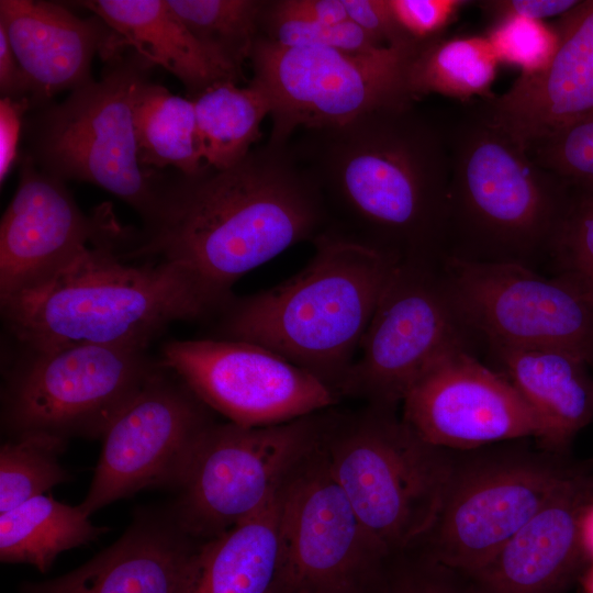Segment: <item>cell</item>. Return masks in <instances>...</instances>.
I'll use <instances>...</instances> for the list:
<instances>
[{"mask_svg":"<svg viewBox=\"0 0 593 593\" xmlns=\"http://www.w3.org/2000/svg\"><path fill=\"white\" fill-rule=\"evenodd\" d=\"M415 102L304 131L291 146L320 186L329 230L399 260L443 259L449 149L444 123Z\"/></svg>","mask_w":593,"mask_h":593,"instance_id":"6da1fadb","label":"cell"},{"mask_svg":"<svg viewBox=\"0 0 593 593\" xmlns=\"http://www.w3.org/2000/svg\"><path fill=\"white\" fill-rule=\"evenodd\" d=\"M328 226L313 175L290 143L268 142L231 168L170 176L158 223L125 256L179 264L226 304L244 275Z\"/></svg>","mask_w":593,"mask_h":593,"instance_id":"7a4b0ae2","label":"cell"},{"mask_svg":"<svg viewBox=\"0 0 593 593\" xmlns=\"http://www.w3.org/2000/svg\"><path fill=\"white\" fill-rule=\"evenodd\" d=\"M128 238L90 245L51 278L0 301L5 326L24 349L147 347L169 324L223 309L179 264H128L120 251Z\"/></svg>","mask_w":593,"mask_h":593,"instance_id":"3957f363","label":"cell"},{"mask_svg":"<svg viewBox=\"0 0 593 593\" xmlns=\"http://www.w3.org/2000/svg\"><path fill=\"white\" fill-rule=\"evenodd\" d=\"M296 275L233 296L217 338L259 345L306 370L339 399L384 286L399 259L327 228Z\"/></svg>","mask_w":593,"mask_h":593,"instance_id":"277c9868","label":"cell"},{"mask_svg":"<svg viewBox=\"0 0 593 593\" xmlns=\"http://www.w3.org/2000/svg\"><path fill=\"white\" fill-rule=\"evenodd\" d=\"M450 157L446 255L515 262L548 259L570 184L539 166L478 100L444 123Z\"/></svg>","mask_w":593,"mask_h":593,"instance_id":"5b68a950","label":"cell"},{"mask_svg":"<svg viewBox=\"0 0 593 593\" xmlns=\"http://www.w3.org/2000/svg\"><path fill=\"white\" fill-rule=\"evenodd\" d=\"M107 63L100 80L24 118L23 152L55 178L90 182L114 194L149 231L164 211L170 178L138 159L134 109L154 65L135 51Z\"/></svg>","mask_w":593,"mask_h":593,"instance_id":"8992f818","label":"cell"},{"mask_svg":"<svg viewBox=\"0 0 593 593\" xmlns=\"http://www.w3.org/2000/svg\"><path fill=\"white\" fill-rule=\"evenodd\" d=\"M321 447L361 524L390 556L430 530L454 467L455 451L418 436L396 410L331 409Z\"/></svg>","mask_w":593,"mask_h":593,"instance_id":"52a82bcc","label":"cell"},{"mask_svg":"<svg viewBox=\"0 0 593 593\" xmlns=\"http://www.w3.org/2000/svg\"><path fill=\"white\" fill-rule=\"evenodd\" d=\"M455 451L438 515L419 542L472 575L588 462L545 447L508 445Z\"/></svg>","mask_w":593,"mask_h":593,"instance_id":"ba28073f","label":"cell"},{"mask_svg":"<svg viewBox=\"0 0 593 593\" xmlns=\"http://www.w3.org/2000/svg\"><path fill=\"white\" fill-rule=\"evenodd\" d=\"M328 410L268 426L214 422L168 505L179 526L203 542L260 511L317 448Z\"/></svg>","mask_w":593,"mask_h":593,"instance_id":"9c48e42d","label":"cell"},{"mask_svg":"<svg viewBox=\"0 0 593 593\" xmlns=\"http://www.w3.org/2000/svg\"><path fill=\"white\" fill-rule=\"evenodd\" d=\"M24 351L2 390L1 419L11 437L45 432L102 438L163 369L147 347L81 344Z\"/></svg>","mask_w":593,"mask_h":593,"instance_id":"30bf717a","label":"cell"},{"mask_svg":"<svg viewBox=\"0 0 593 593\" xmlns=\"http://www.w3.org/2000/svg\"><path fill=\"white\" fill-rule=\"evenodd\" d=\"M418 48L357 54L283 46L259 35L249 60L251 82L270 104L268 142L284 145L299 128L339 126L380 107L414 100L407 89V68Z\"/></svg>","mask_w":593,"mask_h":593,"instance_id":"8fae6325","label":"cell"},{"mask_svg":"<svg viewBox=\"0 0 593 593\" xmlns=\"http://www.w3.org/2000/svg\"><path fill=\"white\" fill-rule=\"evenodd\" d=\"M443 259L394 266L358 348L340 396L396 410L425 369L444 353L474 349L450 295Z\"/></svg>","mask_w":593,"mask_h":593,"instance_id":"7c38bea8","label":"cell"},{"mask_svg":"<svg viewBox=\"0 0 593 593\" xmlns=\"http://www.w3.org/2000/svg\"><path fill=\"white\" fill-rule=\"evenodd\" d=\"M454 305L486 346L556 350L593 366V294L515 262L441 261Z\"/></svg>","mask_w":593,"mask_h":593,"instance_id":"4fadbf2b","label":"cell"},{"mask_svg":"<svg viewBox=\"0 0 593 593\" xmlns=\"http://www.w3.org/2000/svg\"><path fill=\"white\" fill-rule=\"evenodd\" d=\"M279 497L280 563L271 593H370L389 556L361 524L321 443Z\"/></svg>","mask_w":593,"mask_h":593,"instance_id":"5bb4252c","label":"cell"},{"mask_svg":"<svg viewBox=\"0 0 593 593\" xmlns=\"http://www.w3.org/2000/svg\"><path fill=\"white\" fill-rule=\"evenodd\" d=\"M213 411L164 368L115 416L85 500L87 515L143 489L180 486Z\"/></svg>","mask_w":593,"mask_h":593,"instance_id":"9a60e30c","label":"cell"},{"mask_svg":"<svg viewBox=\"0 0 593 593\" xmlns=\"http://www.w3.org/2000/svg\"><path fill=\"white\" fill-rule=\"evenodd\" d=\"M159 362L213 412L243 426L290 422L340 400L306 370L244 340H172L161 348Z\"/></svg>","mask_w":593,"mask_h":593,"instance_id":"2e32d148","label":"cell"},{"mask_svg":"<svg viewBox=\"0 0 593 593\" xmlns=\"http://www.w3.org/2000/svg\"><path fill=\"white\" fill-rule=\"evenodd\" d=\"M403 421L424 440L456 451L533 437L536 413L495 368L472 349L448 350L415 381L402 402Z\"/></svg>","mask_w":593,"mask_h":593,"instance_id":"e0dca14e","label":"cell"},{"mask_svg":"<svg viewBox=\"0 0 593 593\" xmlns=\"http://www.w3.org/2000/svg\"><path fill=\"white\" fill-rule=\"evenodd\" d=\"M130 234L110 206L82 213L65 181L22 152L19 184L0 223V301L51 278L86 247Z\"/></svg>","mask_w":593,"mask_h":593,"instance_id":"ac0fdd59","label":"cell"},{"mask_svg":"<svg viewBox=\"0 0 593 593\" xmlns=\"http://www.w3.org/2000/svg\"><path fill=\"white\" fill-rule=\"evenodd\" d=\"M593 497V463L571 479L477 573L478 593H566L589 566L580 518Z\"/></svg>","mask_w":593,"mask_h":593,"instance_id":"d6986e66","label":"cell"},{"mask_svg":"<svg viewBox=\"0 0 593 593\" xmlns=\"http://www.w3.org/2000/svg\"><path fill=\"white\" fill-rule=\"evenodd\" d=\"M200 545L169 506L141 510L91 560L55 579L24 582L20 593H182Z\"/></svg>","mask_w":593,"mask_h":593,"instance_id":"ffe728a7","label":"cell"},{"mask_svg":"<svg viewBox=\"0 0 593 593\" xmlns=\"http://www.w3.org/2000/svg\"><path fill=\"white\" fill-rule=\"evenodd\" d=\"M0 27L29 80L31 107L36 109L56 93L93 80L96 53L108 61L124 52L102 19L79 18L59 3L1 0Z\"/></svg>","mask_w":593,"mask_h":593,"instance_id":"44dd1931","label":"cell"},{"mask_svg":"<svg viewBox=\"0 0 593 593\" xmlns=\"http://www.w3.org/2000/svg\"><path fill=\"white\" fill-rule=\"evenodd\" d=\"M486 347L494 368L508 379L540 421V446L569 454L578 433L593 419L590 365L556 350Z\"/></svg>","mask_w":593,"mask_h":593,"instance_id":"7402d4cb","label":"cell"},{"mask_svg":"<svg viewBox=\"0 0 593 593\" xmlns=\"http://www.w3.org/2000/svg\"><path fill=\"white\" fill-rule=\"evenodd\" d=\"M116 34L120 46L176 76L193 99L211 86L242 77L206 49L176 16L166 0L78 1Z\"/></svg>","mask_w":593,"mask_h":593,"instance_id":"603a6c76","label":"cell"},{"mask_svg":"<svg viewBox=\"0 0 593 593\" xmlns=\"http://www.w3.org/2000/svg\"><path fill=\"white\" fill-rule=\"evenodd\" d=\"M555 27L558 44L550 61L519 82L525 110L545 130L593 114V0L580 1Z\"/></svg>","mask_w":593,"mask_h":593,"instance_id":"cb8c5ba5","label":"cell"},{"mask_svg":"<svg viewBox=\"0 0 593 593\" xmlns=\"http://www.w3.org/2000/svg\"><path fill=\"white\" fill-rule=\"evenodd\" d=\"M279 490L256 514L201 542L182 593L272 592L280 563Z\"/></svg>","mask_w":593,"mask_h":593,"instance_id":"d4e9b609","label":"cell"},{"mask_svg":"<svg viewBox=\"0 0 593 593\" xmlns=\"http://www.w3.org/2000/svg\"><path fill=\"white\" fill-rule=\"evenodd\" d=\"M109 530L82 508L38 495L0 514V560L47 572L59 553L94 541Z\"/></svg>","mask_w":593,"mask_h":593,"instance_id":"484cf974","label":"cell"},{"mask_svg":"<svg viewBox=\"0 0 593 593\" xmlns=\"http://www.w3.org/2000/svg\"><path fill=\"white\" fill-rule=\"evenodd\" d=\"M499 64L486 36L443 35L424 43L412 57L407 89L416 101L433 93L461 103L488 99L494 96Z\"/></svg>","mask_w":593,"mask_h":593,"instance_id":"4316f807","label":"cell"},{"mask_svg":"<svg viewBox=\"0 0 593 593\" xmlns=\"http://www.w3.org/2000/svg\"><path fill=\"white\" fill-rule=\"evenodd\" d=\"M191 100L203 161L216 170L247 156L270 114L266 93L251 81L243 88L232 81L217 82Z\"/></svg>","mask_w":593,"mask_h":593,"instance_id":"83f0119b","label":"cell"},{"mask_svg":"<svg viewBox=\"0 0 593 593\" xmlns=\"http://www.w3.org/2000/svg\"><path fill=\"white\" fill-rule=\"evenodd\" d=\"M138 159L152 169L174 167L192 176L206 165L198 136L191 99L172 94L149 81L141 91L134 109Z\"/></svg>","mask_w":593,"mask_h":593,"instance_id":"f1b7e54d","label":"cell"},{"mask_svg":"<svg viewBox=\"0 0 593 593\" xmlns=\"http://www.w3.org/2000/svg\"><path fill=\"white\" fill-rule=\"evenodd\" d=\"M190 33L220 61L243 76L259 36L266 1L259 0H166Z\"/></svg>","mask_w":593,"mask_h":593,"instance_id":"f546056e","label":"cell"},{"mask_svg":"<svg viewBox=\"0 0 593 593\" xmlns=\"http://www.w3.org/2000/svg\"><path fill=\"white\" fill-rule=\"evenodd\" d=\"M67 440L51 433L30 432L1 445L0 513L69 481V473L59 462Z\"/></svg>","mask_w":593,"mask_h":593,"instance_id":"4dcf8cb0","label":"cell"},{"mask_svg":"<svg viewBox=\"0 0 593 593\" xmlns=\"http://www.w3.org/2000/svg\"><path fill=\"white\" fill-rule=\"evenodd\" d=\"M548 259L558 269L557 276L593 294V187L570 184Z\"/></svg>","mask_w":593,"mask_h":593,"instance_id":"1f68e13d","label":"cell"},{"mask_svg":"<svg viewBox=\"0 0 593 593\" xmlns=\"http://www.w3.org/2000/svg\"><path fill=\"white\" fill-rule=\"evenodd\" d=\"M370 593H478L467 573L436 559L417 544L390 555Z\"/></svg>","mask_w":593,"mask_h":593,"instance_id":"d6a6232c","label":"cell"},{"mask_svg":"<svg viewBox=\"0 0 593 593\" xmlns=\"http://www.w3.org/2000/svg\"><path fill=\"white\" fill-rule=\"evenodd\" d=\"M530 157L574 186L593 187V114L527 143Z\"/></svg>","mask_w":593,"mask_h":593,"instance_id":"836d02e7","label":"cell"},{"mask_svg":"<svg viewBox=\"0 0 593 593\" xmlns=\"http://www.w3.org/2000/svg\"><path fill=\"white\" fill-rule=\"evenodd\" d=\"M259 35L283 46H322L357 54H373L388 48L379 45L350 20L325 24L284 18L269 11L267 1L260 19Z\"/></svg>","mask_w":593,"mask_h":593,"instance_id":"e575fe53","label":"cell"},{"mask_svg":"<svg viewBox=\"0 0 593 593\" xmlns=\"http://www.w3.org/2000/svg\"><path fill=\"white\" fill-rule=\"evenodd\" d=\"M485 36L499 61L518 67L521 75L545 68L558 44L555 25L525 18L496 21L491 24Z\"/></svg>","mask_w":593,"mask_h":593,"instance_id":"d590c367","label":"cell"},{"mask_svg":"<svg viewBox=\"0 0 593 593\" xmlns=\"http://www.w3.org/2000/svg\"><path fill=\"white\" fill-rule=\"evenodd\" d=\"M400 27L415 42L427 43L444 35L460 10L471 1L463 0H388Z\"/></svg>","mask_w":593,"mask_h":593,"instance_id":"8d00e7d4","label":"cell"},{"mask_svg":"<svg viewBox=\"0 0 593 593\" xmlns=\"http://www.w3.org/2000/svg\"><path fill=\"white\" fill-rule=\"evenodd\" d=\"M343 3L348 19L379 45L400 49H416L423 45L400 27L388 0H343Z\"/></svg>","mask_w":593,"mask_h":593,"instance_id":"74e56055","label":"cell"},{"mask_svg":"<svg viewBox=\"0 0 593 593\" xmlns=\"http://www.w3.org/2000/svg\"><path fill=\"white\" fill-rule=\"evenodd\" d=\"M578 0H492L480 1L479 7L492 23L507 18L544 20L562 16L575 5Z\"/></svg>","mask_w":593,"mask_h":593,"instance_id":"f35d334b","label":"cell"},{"mask_svg":"<svg viewBox=\"0 0 593 593\" xmlns=\"http://www.w3.org/2000/svg\"><path fill=\"white\" fill-rule=\"evenodd\" d=\"M272 13L311 22L338 24L348 19L343 0H276L267 1Z\"/></svg>","mask_w":593,"mask_h":593,"instance_id":"ab89813d","label":"cell"},{"mask_svg":"<svg viewBox=\"0 0 593 593\" xmlns=\"http://www.w3.org/2000/svg\"><path fill=\"white\" fill-rule=\"evenodd\" d=\"M29 100L0 101V181H4L16 157L18 142L24 123V114L30 111Z\"/></svg>","mask_w":593,"mask_h":593,"instance_id":"60d3db41","label":"cell"},{"mask_svg":"<svg viewBox=\"0 0 593 593\" xmlns=\"http://www.w3.org/2000/svg\"><path fill=\"white\" fill-rule=\"evenodd\" d=\"M0 92L1 99L29 100L31 88L3 29L0 27ZM31 103V102H30ZM32 108V107H31Z\"/></svg>","mask_w":593,"mask_h":593,"instance_id":"b9f144b4","label":"cell"},{"mask_svg":"<svg viewBox=\"0 0 593 593\" xmlns=\"http://www.w3.org/2000/svg\"><path fill=\"white\" fill-rule=\"evenodd\" d=\"M580 539L584 555L593 561V497L584 506L580 518Z\"/></svg>","mask_w":593,"mask_h":593,"instance_id":"7bdbcfd3","label":"cell"},{"mask_svg":"<svg viewBox=\"0 0 593 593\" xmlns=\"http://www.w3.org/2000/svg\"><path fill=\"white\" fill-rule=\"evenodd\" d=\"M580 583L583 593H593V561L583 571Z\"/></svg>","mask_w":593,"mask_h":593,"instance_id":"ee69618b","label":"cell"},{"mask_svg":"<svg viewBox=\"0 0 593 593\" xmlns=\"http://www.w3.org/2000/svg\"><path fill=\"white\" fill-rule=\"evenodd\" d=\"M292 593H311V592H307V591H296V592H292Z\"/></svg>","mask_w":593,"mask_h":593,"instance_id":"f6af8a7d","label":"cell"}]
</instances>
